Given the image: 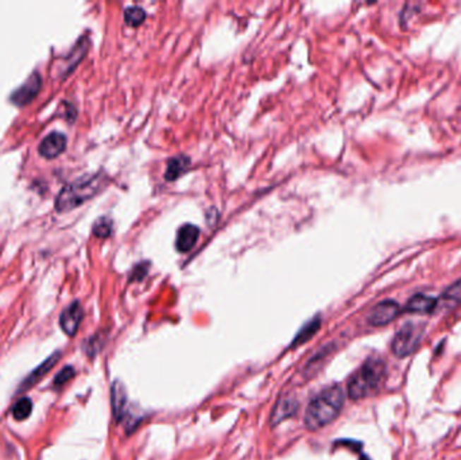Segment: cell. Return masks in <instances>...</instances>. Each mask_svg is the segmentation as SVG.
<instances>
[{
  "label": "cell",
  "mask_w": 461,
  "mask_h": 460,
  "mask_svg": "<svg viewBox=\"0 0 461 460\" xmlns=\"http://www.w3.org/2000/svg\"><path fill=\"white\" fill-rule=\"evenodd\" d=\"M344 405L342 387L330 386L316 396L308 405L305 425L311 430H320L337 418Z\"/></svg>",
  "instance_id": "cell-1"
},
{
  "label": "cell",
  "mask_w": 461,
  "mask_h": 460,
  "mask_svg": "<svg viewBox=\"0 0 461 460\" xmlns=\"http://www.w3.org/2000/svg\"><path fill=\"white\" fill-rule=\"evenodd\" d=\"M104 185L105 178L102 173L78 178L61 189L56 200V209L59 212H68L80 207L100 192Z\"/></svg>",
  "instance_id": "cell-2"
},
{
  "label": "cell",
  "mask_w": 461,
  "mask_h": 460,
  "mask_svg": "<svg viewBox=\"0 0 461 460\" xmlns=\"http://www.w3.org/2000/svg\"><path fill=\"white\" fill-rule=\"evenodd\" d=\"M385 377V362L379 358H369L348 381V396L352 400H361L371 396L383 384Z\"/></svg>",
  "instance_id": "cell-3"
},
{
  "label": "cell",
  "mask_w": 461,
  "mask_h": 460,
  "mask_svg": "<svg viewBox=\"0 0 461 460\" xmlns=\"http://www.w3.org/2000/svg\"><path fill=\"white\" fill-rule=\"evenodd\" d=\"M424 332L425 326L417 323H406L393 339V354L398 358H406L414 354L424 338Z\"/></svg>",
  "instance_id": "cell-4"
},
{
  "label": "cell",
  "mask_w": 461,
  "mask_h": 460,
  "mask_svg": "<svg viewBox=\"0 0 461 460\" xmlns=\"http://www.w3.org/2000/svg\"><path fill=\"white\" fill-rule=\"evenodd\" d=\"M401 312V307L398 302L393 300H386L376 304L371 312L369 313V323L372 326H383L390 324Z\"/></svg>",
  "instance_id": "cell-5"
},
{
  "label": "cell",
  "mask_w": 461,
  "mask_h": 460,
  "mask_svg": "<svg viewBox=\"0 0 461 460\" xmlns=\"http://www.w3.org/2000/svg\"><path fill=\"white\" fill-rule=\"evenodd\" d=\"M84 317V309L78 301H73L71 305H68L60 314L61 329L69 336L73 338L77 334V329L83 322Z\"/></svg>",
  "instance_id": "cell-6"
},
{
  "label": "cell",
  "mask_w": 461,
  "mask_h": 460,
  "mask_svg": "<svg viewBox=\"0 0 461 460\" xmlns=\"http://www.w3.org/2000/svg\"><path fill=\"white\" fill-rule=\"evenodd\" d=\"M60 351H57L53 355L49 356L37 369L31 371L30 374L23 379V382L20 384L19 389H18V393H25V391H28L31 387L37 385L42 378H45L47 372H50V370L57 365V362L60 360Z\"/></svg>",
  "instance_id": "cell-7"
},
{
  "label": "cell",
  "mask_w": 461,
  "mask_h": 460,
  "mask_svg": "<svg viewBox=\"0 0 461 460\" xmlns=\"http://www.w3.org/2000/svg\"><path fill=\"white\" fill-rule=\"evenodd\" d=\"M111 403L112 413L118 423H123L128 415V399L126 387L120 382L115 381L111 387Z\"/></svg>",
  "instance_id": "cell-8"
},
{
  "label": "cell",
  "mask_w": 461,
  "mask_h": 460,
  "mask_svg": "<svg viewBox=\"0 0 461 460\" xmlns=\"http://www.w3.org/2000/svg\"><path fill=\"white\" fill-rule=\"evenodd\" d=\"M66 148V136L61 133L49 134L40 145V153L45 158H56Z\"/></svg>",
  "instance_id": "cell-9"
},
{
  "label": "cell",
  "mask_w": 461,
  "mask_h": 460,
  "mask_svg": "<svg viewBox=\"0 0 461 460\" xmlns=\"http://www.w3.org/2000/svg\"><path fill=\"white\" fill-rule=\"evenodd\" d=\"M40 89H41V77L38 73H34L29 77V80L23 85L16 89L11 96V100L18 105H25L40 92Z\"/></svg>",
  "instance_id": "cell-10"
},
{
  "label": "cell",
  "mask_w": 461,
  "mask_h": 460,
  "mask_svg": "<svg viewBox=\"0 0 461 460\" xmlns=\"http://www.w3.org/2000/svg\"><path fill=\"white\" fill-rule=\"evenodd\" d=\"M200 237V230L194 224H184L179 227L176 239V249L179 252H191Z\"/></svg>",
  "instance_id": "cell-11"
},
{
  "label": "cell",
  "mask_w": 461,
  "mask_h": 460,
  "mask_svg": "<svg viewBox=\"0 0 461 460\" xmlns=\"http://www.w3.org/2000/svg\"><path fill=\"white\" fill-rule=\"evenodd\" d=\"M438 301L434 297L426 295H416L412 297L406 304V312L417 314H428L437 308Z\"/></svg>",
  "instance_id": "cell-12"
},
{
  "label": "cell",
  "mask_w": 461,
  "mask_h": 460,
  "mask_svg": "<svg viewBox=\"0 0 461 460\" xmlns=\"http://www.w3.org/2000/svg\"><path fill=\"white\" fill-rule=\"evenodd\" d=\"M298 411V401L294 397H283L282 400L280 401L273 412V417H271V423L273 425H277L280 423H282L283 420L290 418L297 413Z\"/></svg>",
  "instance_id": "cell-13"
},
{
  "label": "cell",
  "mask_w": 461,
  "mask_h": 460,
  "mask_svg": "<svg viewBox=\"0 0 461 460\" xmlns=\"http://www.w3.org/2000/svg\"><path fill=\"white\" fill-rule=\"evenodd\" d=\"M191 166V158L186 155H176L167 161V167L164 172L166 181L172 182L181 177L184 173L188 172Z\"/></svg>",
  "instance_id": "cell-14"
},
{
  "label": "cell",
  "mask_w": 461,
  "mask_h": 460,
  "mask_svg": "<svg viewBox=\"0 0 461 460\" xmlns=\"http://www.w3.org/2000/svg\"><path fill=\"white\" fill-rule=\"evenodd\" d=\"M320 326H321V317L316 316L308 324H305L301 328V331L298 332L297 336L294 338V341L292 343V347H294V346L297 347V346L304 344L305 341H311L313 336L318 332Z\"/></svg>",
  "instance_id": "cell-15"
},
{
  "label": "cell",
  "mask_w": 461,
  "mask_h": 460,
  "mask_svg": "<svg viewBox=\"0 0 461 460\" xmlns=\"http://www.w3.org/2000/svg\"><path fill=\"white\" fill-rule=\"evenodd\" d=\"M441 300L448 308H456L461 305V280L446 288Z\"/></svg>",
  "instance_id": "cell-16"
},
{
  "label": "cell",
  "mask_w": 461,
  "mask_h": 460,
  "mask_svg": "<svg viewBox=\"0 0 461 460\" xmlns=\"http://www.w3.org/2000/svg\"><path fill=\"white\" fill-rule=\"evenodd\" d=\"M31 412H32V401L29 397L19 399L11 409L13 417L16 418V421H23V420L29 418Z\"/></svg>",
  "instance_id": "cell-17"
},
{
  "label": "cell",
  "mask_w": 461,
  "mask_h": 460,
  "mask_svg": "<svg viewBox=\"0 0 461 460\" xmlns=\"http://www.w3.org/2000/svg\"><path fill=\"white\" fill-rule=\"evenodd\" d=\"M146 19V11L142 7H128L124 11V22L131 26V28H138L140 26Z\"/></svg>",
  "instance_id": "cell-18"
},
{
  "label": "cell",
  "mask_w": 461,
  "mask_h": 460,
  "mask_svg": "<svg viewBox=\"0 0 461 460\" xmlns=\"http://www.w3.org/2000/svg\"><path fill=\"white\" fill-rule=\"evenodd\" d=\"M93 234L97 237H109L112 234V222L108 218H102L93 225Z\"/></svg>",
  "instance_id": "cell-19"
},
{
  "label": "cell",
  "mask_w": 461,
  "mask_h": 460,
  "mask_svg": "<svg viewBox=\"0 0 461 460\" xmlns=\"http://www.w3.org/2000/svg\"><path fill=\"white\" fill-rule=\"evenodd\" d=\"M76 375V371L72 366H65L62 370L56 375L54 381H53V386L56 389H59L61 386L68 384L73 377Z\"/></svg>",
  "instance_id": "cell-20"
},
{
  "label": "cell",
  "mask_w": 461,
  "mask_h": 460,
  "mask_svg": "<svg viewBox=\"0 0 461 460\" xmlns=\"http://www.w3.org/2000/svg\"><path fill=\"white\" fill-rule=\"evenodd\" d=\"M102 346H103V339L97 335V336H93V338H90L87 341V343L84 344V350H85L87 355L92 358V356L96 355L100 351Z\"/></svg>",
  "instance_id": "cell-21"
},
{
  "label": "cell",
  "mask_w": 461,
  "mask_h": 460,
  "mask_svg": "<svg viewBox=\"0 0 461 460\" xmlns=\"http://www.w3.org/2000/svg\"><path fill=\"white\" fill-rule=\"evenodd\" d=\"M148 270H149V264L146 262H142L139 264L138 266H135L134 270H133V276H131V281H140L143 280V277L148 274Z\"/></svg>",
  "instance_id": "cell-22"
}]
</instances>
